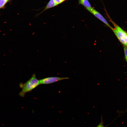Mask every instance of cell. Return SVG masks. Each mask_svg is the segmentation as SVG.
<instances>
[{"label":"cell","mask_w":127,"mask_h":127,"mask_svg":"<svg viewBox=\"0 0 127 127\" xmlns=\"http://www.w3.org/2000/svg\"><path fill=\"white\" fill-rule=\"evenodd\" d=\"M39 85V80L37 78L35 74L34 73L31 78L24 83H20L19 87L22 89V90L19 93V95L21 97H24L26 93L31 91Z\"/></svg>","instance_id":"6da1fadb"},{"label":"cell","mask_w":127,"mask_h":127,"mask_svg":"<svg viewBox=\"0 0 127 127\" xmlns=\"http://www.w3.org/2000/svg\"><path fill=\"white\" fill-rule=\"evenodd\" d=\"M108 17L114 27V28L112 27L111 29L120 42L124 46H127V33L114 22L108 15Z\"/></svg>","instance_id":"7a4b0ae2"},{"label":"cell","mask_w":127,"mask_h":127,"mask_svg":"<svg viewBox=\"0 0 127 127\" xmlns=\"http://www.w3.org/2000/svg\"><path fill=\"white\" fill-rule=\"evenodd\" d=\"M67 77H48L39 80L40 85L48 84L61 80L64 79H67Z\"/></svg>","instance_id":"3957f363"},{"label":"cell","mask_w":127,"mask_h":127,"mask_svg":"<svg viewBox=\"0 0 127 127\" xmlns=\"http://www.w3.org/2000/svg\"><path fill=\"white\" fill-rule=\"evenodd\" d=\"M105 24L111 29L112 28L109 24L106 19L99 12L92 7L87 10Z\"/></svg>","instance_id":"277c9868"},{"label":"cell","mask_w":127,"mask_h":127,"mask_svg":"<svg viewBox=\"0 0 127 127\" xmlns=\"http://www.w3.org/2000/svg\"><path fill=\"white\" fill-rule=\"evenodd\" d=\"M79 4L83 6L87 10L92 7L88 0H78Z\"/></svg>","instance_id":"5b68a950"},{"label":"cell","mask_w":127,"mask_h":127,"mask_svg":"<svg viewBox=\"0 0 127 127\" xmlns=\"http://www.w3.org/2000/svg\"><path fill=\"white\" fill-rule=\"evenodd\" d=\"M58 5L54 0H50L48 4L44 11H45L49 8L53 7Z\"/></svg>","instance_id":"8992f818"},{"label":"cell","mask_w":127,"mask_h":127,"mask_svg":"<svg viewBox=\"0 0 127 127\" xmlns=\"http://www.w3.org/2000/svg\"><path fill=\"white\" fill-rule=\"evenodd\" d=\"M8 0H0V9L3 7Z\"/></svg>","instance_id":"52a82bcc"},{"label":"cell","mask_w":127,"mask_h":127,"mask_svg":"<svg viewBox=\"0 0 127 127\" xmlns=\"http://www.w3.org/2000/svg\"><path fill=\"white\" fill-rule=\"evenodd\" d=\"M124 53L125 58L127 62V46H124Z\"/></svg>","instance_id":"ba28073f"},{"label":"cell","mask_w":127,"mask_h":127,"mask_svg":"<svg viewBox=\"0 0 127 127\" xmlns=\"http://www.w3.org/2000/svg\"><path fill=\"white\" fill-rule=\"evenodd\" d=\"M96 127H105L103 125V122L102 116H101V122Z\"/></svg>","instance_id":"9c48e42d"},{"label":"cell","mask_w":127,"mask_h":127,"mask_svg":"<svg viewBox=\"0 0 127 127\" xmlns=\"http://www.w3.org/2000/svg\"><path fill=\"white\" fill-rule=\"evenodd\" d=\"M66 0H54L55 2L58 5L64 1Z\"/></svg>","instance_id":"30bf717a"},{"label":"cell","mask_w":127,"mask_h":127,"mask_svg":"<svg viewBox=\"0 0 127 127\" xmlns=\"http://www.w3.org/2000/svg\"><path fill=\"white\" fill-rule=\"evenodd\" d=\"M127 111V110H126V111Z\"/></svg>","instance_id":"8fae6325"}]
</instances>
